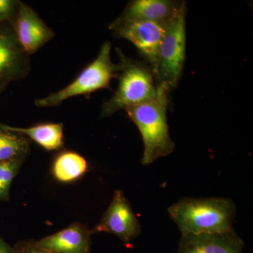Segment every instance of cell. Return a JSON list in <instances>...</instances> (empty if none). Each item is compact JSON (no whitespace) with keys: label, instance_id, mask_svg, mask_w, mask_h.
Returning <instances> with one entry per match:
<instances>
[{"label":"cell","instance_id":"obj_1","mask_svg":"<svg viewBox=\"0 0 253 253\" xmlns=\"http://www.w3.org/2000/svg\"><path fill=\"white\" fill-rule=\"evenodd\" d=\"M170 90L166 84L158 83L157 93L154 97L125 110L142 137L143 166L152 164L174 151V143L169 135L167 118L168 95Z\"/></svg>","mask_w":253,"mask_h":253},{"label":"cell","instance_id":"obj_2","mask_svg":"<svg viewBox=\"0 0 253 253\" xmlns=\"http://www.w3.org/2000/svg\"><path fill=\"white\" fill-rule=\"evenodd\" d=\"M168 211L181 236L196 235L233 229L236 207L226 198H186L169 206Z\"/></svg>","mask_w":253,"mask_h":253},{"label":"cell","instance_id":"obj_3","mask_svg":"<svg viewBox=\"0 0 253 253\" xmlns=\"http://www.w3.org/2000/svg\"><path fill=\"white\" fill-rule=\"evenodd\" d=\"M116 53L119 59L118 88L112 97L103 104L102 118L141 104L152 99L157 93L156 76L147 63L128 57L119 48Z\"/></svg>","mask_w":253,"mask_h":253},{"label":"cell","instance_id":"obj_4","mask_svg":"<svg viewBox=\"0 0 253 253\" xmlns=\"http://www.w3.org/2000/svg\"><path fill=\"white\" fill-rule=\"evenodd\" d=\"M111 44L104 43L96 59L82 71L78 77L63 89L37 99V107H54L73 96H88L94 91L111 88V81L117 78L118 65L111 60Z\"/></svg>","mask_w":253,"mask_h":253},{"label":"cell","instance_id":"obj_5","mask_svg":"<svg viewBox=\"0 0 253 253\" xmlns=\"http://www.w3.org/2000/svg\"><path fill=\"white\" fill-rule=\"evenodd\" d=\"M186 3L181 2L166 23L158 56L157 83L175 88L182 74L186 56Z\"/></svg>","mask_w":253,"mask_h":253},{"label":"cell","instance_id":"obj_6","mask_svg":"<svg viewBox=\"0 0 253 253\" xmlns=\"http://www.w3.org/2000/svg\"><path fill=\"white\" fill-rule=\"evenodd\" d=\"M166 23L136 21L109 28L115 36L124 38L134 44L145 62L154 71L156 81L159 50L166 31Z\"/></svg>","mask_w":253,"mask_h":253},{"label":"cell","instance_id":"obj_7","mask_svg":"<svg viewBox=\"0 0 253 253\" xmlns=\"http://www.w3.org/2000/svg\"><path fill=\"white\" fill-rule=\"evenodd\" d=\"M31 70L30 56L20 44L9 22L0 23V89L11 82L27 77Z\"/></svg>","mask_w":253,"mask_h":253},{"label":"cell","instance_id":"obj_8","mask_svg":"<svg viewBox=\"0 0 253 253\" xmlns=\"http://www.w3.org/2000/svg\"><path fill=\"white\" fill-rule=\"evenodd\" d=\"M91 234L109 233L129 244L141 234V226L129 201L121 190H116L113 200Z\"/></svg>","mask_w":253,"mask_h":253},{"label":"cell","instance_id":"obj_9","mask_svg":"<svg viewBox=\"0 0 253 253\" xmlns=\"http://www.w3.org/2000/svg\"><path fill=\"white\" fill-rule=\"evenodd\" d=\"M20 44L28 55L35 54L54 38V33L26 3L20 1L11 23Z\"/></svg>","mask_w":253,"mask_h":253},{"label":"cell","instance_id":"obj_10","mask_svg":"<svg viewBox=\"0 0 253 253\" xmlns=\"http://www.w3.org/2000/svg\"><path fill=\"white\" fill-rule=\"evenodd\" d=\"M244 243L234 229L181 236L177 253H243Z\"/></svg>","mask_w":253,"mask_h":253},{"label":"cell","instance_id":"obj_11","mask_svg":"<svg viewBox=\"0 0 253 253\" xmlns=\"http://www.w3.org/2000/svg\"><path fill=\"white\" fill-rule=\"evenodd\" d=\"M91 234L89 228L76 222L35 242L38 248L51 253H90Z\"/></svg>","mask_w":253,"mask_h":253},{"label":"cell","instance_id":"obj_12","mask_svg":"<svg viewBox=\"0 0 253 253\" xmlns=\"http://www.w3.org/2000/svg\"><path fill=\"white\" fill-rule=\"evenodd\" d=\"M180 4L169 0H133L121 14L110 24L109 28L130 21H144L166 23Z\"/></svg>","mask_w":253,"mask_h":253},{"label":"cell","instance_id":"obj_13","mask_svg":"<svg viewBox=\"0 0 253 253\" xmlns=\"http://www.w3.org/2000/svg\"><path fill=\"white\" fill-rule=\"evenodd\" d=\"M9 130L19 133L34 141L46 151H57L63 147V127L60 123H45L30 127L6 126Z\"/></svg>","mask_w":253,"mask_h":253},{"label":"cell","instance_id":"obj_14","mask_svg":"<svg viewBox=\"0 0 253 253\" xmlns=\"http://www.w3.org/2000/svg\"><path fill=\"white\" fill-rule=\"evenodd\" d=\"M88 169L85 158L78 153L63 151L54 158L51 172L56 180L71 183L82 177Z\"/></svg>","mask_w":253,"mask_h":253},{"label":"cell","instance_id":"obj_15","mask_svg":"<svg viewBox=\"0 0 253 253\" xmlns=\"http://www.w3.org/2000/svg\"><path fill=\"white\" fill-rule=\"evenodd\" d=\"M31 151V141L26 136L0 125V163L23 160Z\"/></svg>","mask_w":253,"mask_h":253},{"label":"cell","instance_id":"obj_16","mask_svg":"<svg viewBox=\"0 0 253 253\" xmlns=\"http://www.w3.org/2000/svg\"><path fill=\"white\" fill-rule=\"evenodd\" d=\"M23 160L0 163V201H9L10 189L22 166Z\"/></svg>","mask_w":253,"mask_h":253},{"label":"cell","instance_id":"obj_17","mask_svg":"<svg viewBox=\"0 0 253 253\" xmlns=\"http://www.w3.org/2000/svg\"><path fill=\"white\" fill-rule=\"evenodd\" d=\"M19 2L18 0H0V23L12 21Z\"/></svg>","mask_w":253,"mask_h":253},{"label":"cell","instance_id":"obj_18","mask_svg":"<svg viewBox=\"0 0 253 253\" xmlns=\"http://www.w3.org/2000/svg\"><path fill=\"white\" fill-rule=\"evenodd\" d=\"M11 253H51L40 249L35 241H21L13 247Z\"/></svg>","mask_w":253,"mask_h":253},{"label":"cell","instance_id":"obj_19","mask_svg":"<svg viewBox=\"0 0 253 253\" xmlns=\"http://www.w3.org/2000/svg\"><path fill=\"white\" fill-rule=\"evenodd\" d=\"M13 247L5 241L1 236H0V253H11Z\"/></svg>","mask_w":253,"mask_h":253},{"label":"cell","instance_id":"obj_20","mask_svg":"<svg viewBox=\"0 0 253 253\" xmlns=\"http://www.w3.org/2000/svg\"><path fill=\"white\" fill-rule=\"evenodd\" d=\"M5 90L4 89H0V94H1V93L3 92V91H4Z\"/></svg>","mask_w":253,"mask_h":253}]
</instances>
